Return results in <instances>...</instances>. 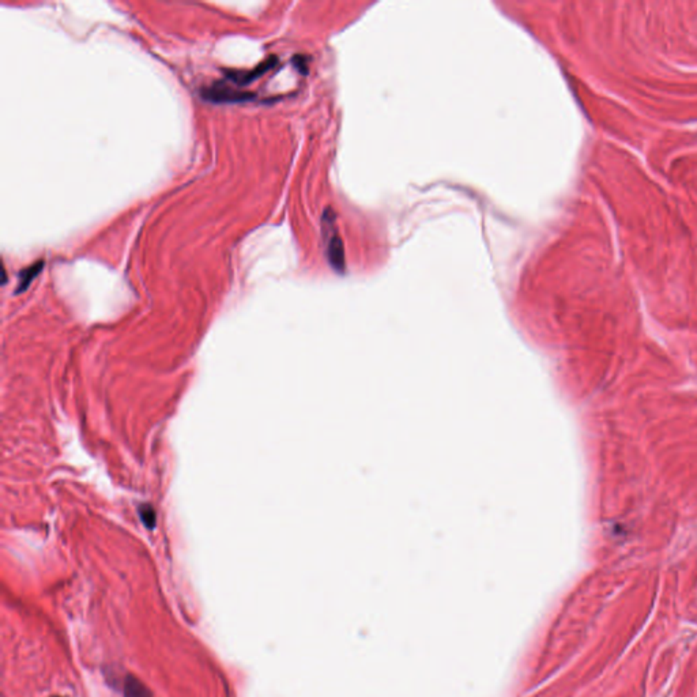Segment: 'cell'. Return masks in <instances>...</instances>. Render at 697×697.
<instances>
[{"instance_id": "obj_2", "label": "cell", "mask_w": 697, "mask_h": 697, "mask_svg": "<svg viewBox=\"0 0 697 697\" xmlns=\"http://www.w3.org/2000/svg\"><path fill=\"white\" fill-rule=\"evenodd\" d=\"M200 95L203 99L213 102V104H238V102L252 101L256 98V94L252 93V92H244V90L236 89L224 82H218V84H214L209 88L202 89Z\"/></svg>"}, {"instance_id": "obj_4", "label": "cell", "mask_w": 697, "mask_h": 697, "mask_svg": "<svg viewBox=\"0 0 697 697\" xmlns=\"http://www.w3.org/2000/svg\"><path fill=\"white\" fill-rule=\"evenodd\" d=\"M44 265H46V263H44V260H39V262L33 263L32 266H29V267L23 269V270L19 273V277H18V286H17V289H15V293H17V294H19V293L25 292V290L30 286V283L33 282V279L36 278V277L41 273V270H43Z\"/></svg>"}, {"instance_id": "obj_5", "label": "cell", "mask_w": 697, "mask_h": 697, "mask_svg": "<svg viewBox=\"0 0 697 697\" xmlns=\"http://www.w3.org/2000/svg\"><path fill=\"white\" fill-rule=\"evenodd\" d=\"M124 697H151L150 691L134 676H127L124 681Z\"/></svg>"}, {"instance_id": "obj_7", "label": "cell", "mask_w": 697, "mask_h": 697, "mask_svg": "<svg viewBox=\"0 0 697 697\" xmlns=\"http://www.w3.org/2000/svg\"><path fill=\"white\" fill-rule=\"evenodd\" d=\"M293 63H294V66H296V67H297V68H298L303 74H305V73H307V67H305L307 64H305V61H304V57H303V56H296V57H293Z\"/></svg>"}, {"instance_id": "obj_3", "label": "cell", "mask_w": 697, "mask_h": 697, "mask_svg": "<svg viewBox=\"0 0 697 697\" xmlns=\"http://www.w3.org/2000/svg\"><path fill=\"white\" fill-rule=\"evenodd\" d=\"M277 63H278V57L270 56L263 63L258 64L252 70H229V71H225V74H227V78L229 81H232L233 84L244 88V86H248L252 82H255L258 78H260L266 73H269L271 68H274L277 66Z\"/></svg>"}, {"instance_id": "obj_1", "label": "cell", "mask_w": 697, "mask_h": 697, "mask_svg": "<svg viewBox=\"0 0 697 697\" xmlns=\"http://www.w3.org/2000/svg\"><path fill=\"white\" fill-rule=\"evenodd\" d=\"M322 222H323V237L325 240V254L330 260V265L336 271H343L345 270L343 244L336 232L335 214L331 209H325Z\"/></svg>"}, {"instance_id": "obj_6", "label": "cell", "mask_w": 697, "mask_h": 697, "mask_svg": "<svg viewBox=\"0 0 697 697\" xmlns=\"http://www.w3.org/2000/svg\"><path fill=\"white\" fill-rule=\"evenodd\" d=\"M140 515L142 522L144 523V526L147 528L151 530L155 527V511L151 508V506H149V504L140 506Z\"/></svg>"}]
</instances>
